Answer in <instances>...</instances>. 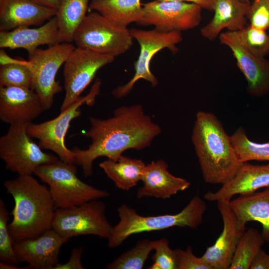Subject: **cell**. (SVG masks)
Masks as SVG:
<instances>
[{
	"label": "cell",
	"mask_w": 269,
	"mask_h": 269,
	"mask_svg": "<svg viewBox=\"0 0 269 269\" xmlns=\"http://www.w3.org/2000/svg\"><path fill=\"white\" fill-rule=\"evenodd\" d=\"M229 205L242 232L246 230L248 222H258L262 225L263 237L269 243V187L262 191L239 195L232 199Z\"/></svg>",
	"instance_id": "cell-23"
},
{
	"label": "cell",
	"mask_w": 269,
	"mask_h": 269,
	"mask_svg": "<svg viewBox=\"0 0 269 269\" xmlns=\"http://www.w3.org/2000/svg\"><path fill=\"white\" fill-rule=\"evenodd\" d=\"M247 17L251 26L269 29V0H254L250 5Z\"/></svg>",
	"instance_id": "cell-34"
},
{
	"label": "cell",
	"mask_w": 269,
	"mask_h": 269,
	"mask_svg": "<svg viewBox=\"0 0 269 269\" xmlns=\"http://www.w3.org/2000/svg\"><path fill=\"white\" fill-rule=\"evenodd\" d=\"M133 38L140 46L137 60L134 63V74L126 84L115 88L112 94L116 98H121L128 95L135 83L143 79L153 87L158 83L157 79L150 70V62L153 56L159 51L167 48L173 53L179 49L176 45L182 40L181 32H163L154 28L144 30L133 28L130 30Z\"/></svg>",
	"instance_id": "cell-9"
},
{
	"label": "cell",
	"mask_w": 269,
	"mask_h": 269,
	"mask_svg": "<svg viewBox=\"0 0 269 269\" xmlns=\"http://www.w3.org/2000/svg\"><path fill=\"white\" fill-rule=\"evenodd\" d=\"M38 4L56 9L58 8V0H30Z\"/></svg>",
	"instance_id": "cell-39"
},
{
	"label": "cell",
	"mask_w": 269,
	"mask_h": 269,
	"mask_svg": "<svg viewBox=\"0 0 269 269\" xmlns=\"http://www.w3.org/2000/svg\"><path fill=\"white\" fill-rule=\"evenodd\" d=\"M206 210L205 202L197 195L182 211L175 214L143 216L127 205L122 204L117 209L120 221L113 227L108 239V247H118L129 237L143 232L160 231L174 227L195 229L202 223Z\"/></svg>",
	"instance_id": "cell-4"
},
{
	"label": "cell",
	"mask_w": 269,
	"mask_h": 269,
	"mask_svg": "<svg viewBox=\"0 0 269 269\" xmlns=\"http://www.w3.org/2000/svg\"><path fill=\"white\" fill-rule=\"evenodd\" d=\"M250 1L241 0H215L212 19L200 30L201 35L213 41L223 29L237 31L246 26Z\"/></svg>",
	"instance_id": "cell-22"
},
{
	"label": "cell",
	"mask_w": 269,
	"mask_h": 269,
	"mask_svg": "<svg viewBox=\"0 0 269 269\" xmlns=\"http://www.w3.org/2000/svg\"><path fill=\"white\" fill-rule=\"evenodd\" d=\"M268 30H269V29H268Z\"/></svg>",
	"instance_id": "cell-42"
},
{
	"label": "cell",
	"mask_w": 269,
	"mask_h": 269,
	"mask_svg": "<svg viewBox=\"0 0 269 269\" xmlns=\"http://www.w3.org/2000/svg\"><path fill=\"white\" fill-rule=\"evenodd\" d=\"M57 9L30 0H0V31L40 26L55 16Z\"/></svg>",
	"instance_id": "cell-20"
},
{
	"label": "cell",
	"mask_w": 269,
	"mask_h": 269,
	"mask_svg": "<svg viewBox=\"0 0 269 269\" xmlns=\"http://www.w3.org/2000/svg\"><path fill=\"white\" fill-rule=\"evenodd\" d=\"M250 269H269V255L262 249L254 259Z\"/></svg>",
	"instance_id": "cell-37"
},
{
	"label": "cell",
	"mask_w": 269,
	"mask_h": 269,
	"mask_svg": "<svg viewBox=\"0 0 269 269\" xmlns=\"http://www.w3.org/2000/svg\"><path fill=\"white\" fill-rule=\"evenodd\" d=\"M223 222L222 232L215 244L208 247L201 258L212 269H228L237 245L243 233L228 201H217Z\"/></svg>",
	"instance_id": "cell-17"
},
{
	"label": "cell",
	"mask_w": 269,
	"mask_h": 269,
	"mask_svg": "<svg viewBox=\"0 0 269 269\" xmlns=\"http://www.w3.org/2000/svg\"><path fill=\"white\" fill-rule=\"evenodd\" d=\"M77 173L75 164L59 159L39 166L34 174L48 185L56 208L73 207L110 196L108 191L82 181Z\"/></svg>",
	"instance_id": "cell-5"
},
{
	"label": "cell",
	"mask_w": 269,
	"mask_h": 269,
	"mask_svg": "<svg viewBox=\"0 0 269 269\" xmlns=\"http://www.w3.org/2000/svg\"><path fill=\"white\" fill-rule=\"evenodd\" d=\"M265 241L261 233L254 228L245 230L235 249L230 269H249Z\"/></svg>",
	"instance_id": "cell-28"
},
{
	"label": "cell",
	"mask_w": 269,
	"mask_h": 269,
	"mask_svg": "<svg viewBox=\"0 0 269 269\" xmlns=\"http://www.w3.org/2000/svg\"><path fill=\"white\" fill-rule=\"evenodd\" d=\"M220 42L228 47L247 82V91L260 97L269 93V60L253 55L241 43L236 31H227L219 36Z\"/></svg>",
	"instance_id": "cell-14"
},
{
	"label": "cell",
	"mask_w": 269,
	"mask_h": 269,
	"mask_svg": "<svg viewBox=\"0 0 269 269\" xmlns=\"http://www.w3.org/2000/svg\"><path fill=\"white\" fill-rule=\"evenodd\" d=\"M90 127L83 135L91 140L85 149L73 148L75 164L85 177L93 173L94 161L100 157L118 160L129 149L141 150L150 145L161 132L160 126L146 114L140 104L123 106L106 119L90 117Z\"/></svg>",
	"instance_id": "cell-1"
},
{
	"label": "cell",
	"mask_w": 269,
	"mask_h": 269,
	"mask_svg": "<svg viewBox=\"0 0 269 269\" xmlns=\"http://www.w3.org/2000/svg\"><path fill=\"white\" fill-rule=\"evenodd\" d=\"M145 165L140 159L123 155L117 160L107 159L99 164L115 186L124 191H129L141 180Z\"/></svg>",
	"instance_id": "cell-25"
},
{
	"label": "cell",
	"mask_w": 269,
	"mask_h": 269,
	"mask_svg": "<svg viewBox=\"0 0 269 269\" xmlns=\"http://www.w3.org/2000/svg\"><path fill=\"white\" fill-rule=\"evenodd\" d=\"M133 39L127 28L118 26L99 13L91 11L76 29L73 42L77 47L115 57L131 48Z\"/></svg>",
	"instance_id": "cell-8"
},
{
	"label": "cell",
	"mask_w": 269,
	"mask_h": 269,
	"mask_svg": "<svg viewBox=\"0 0 269 269\" xmlns=\"http://www.w3.org/2000/svg\"><path fill=\"white\" fill-rule=\"evenodd\" d=\"M178 0L194 3L202 9L213 11L215 0Z\"/></svg>",
	"instance_id": "cell-38"
},
{
	"label": "cell",
	"mask_w": 269,
	"mask_h": 269,
	"mask_svg": "<svg viewBox=\"0 0 269 269\" xmlns=\"http://www.w3.org/2000/svg\"><path fill=\"white\" fill-rule=\"evenodd\" d=\"M230 137L242 162L251 160L269 161V142L258 143L250 140L242 127L238 128Z\"/></svg>",
	"instance_id": "cell-29"
},
{
	"label": "cell",
	"mask_w": 269,
	"mask_h": 269,
	"mask_svg": "<svg viewBox=\"0 0 269 269\" xmlns=\"http://www.w3.org/2000/svg\"><path fill=\"white\" fill-rule=\"evenodd\" d=\"M58 43V27L55 16L37 27L23 26L9 31H0V48H23L30 53L43 45Z\"/></svg>",
	"instance_id": "cell-21"
},
{
	"label": "cell",
	"mask_w": 269,
	"mask_h": 269,
	"mask_svg": "<svg viewBox=\"0 0 269 269\" xmlns=\"http://www.w3.org/2000/svg\"><path fill=\"white\" fill-rule=\"evenodd\" d=\"M29 124L20 122L9 125L0 138V157L6 168L18 175H32L39 166L59 159L44 152L32 139L27 131Z\"/></svg>",
	"instance_id": "cell-6"
},
{
	"label": "cell",
	"mask_w": 269,
	"mask_h": 269,
	"mask_svg": "<svg viewBox=\"0 0 269 269\" xmlns=\"http://www.w3.org/2000/svg\"><path fill=\"white\" fill-rule=\"evenodd\" d=\"M69 240L52 228L36 238L14 242L13 247L19 261L30 268L54 269L62 246Z\"/></svg>",
	"instance_id": "cell-15"
},
{
	"label": "cell",
	"mask_w": 269,
	"mask_h": 269,
	"mask_svg": "<svg viewBox=\"0 0 269 269\" xmlns=\"http://www.w3.org/2000/svg\"><path fill=\"white\" fill-rule=\"evenodd\" d=\"M153 250L155 253L151 258L153 263L147 269H177L175 250L170 248L167 239L153 241Z\"/></svg>",
	"instance_id": "cell-33"
},
{
	"label": "cell",
	"mask_w": 269,
	"mask_h": 269,
	"mask_svg": "<svg viewBox=\"0 0 269 269\" xmlns=\"http://www.w3.org/2000/svg\"><path fill=\"white\" fill-rule=\"evenodd\" d=\"M106 205L98 199L64 208H57L52 229L70 239L81 235H92L108 239L113 227L105 214Z\"/></svg>",
	"instance_id": "cell-10"
},
{
	"label": "cell",
	"mask_w": 269,
	"mask_h": 269,
	"mask_svg": "<svg viewBox=\"0 0 269 269\" xmlns=\"http://www.w3.org/2000/svg\"><path fill=\"white\" fill-rule=\"evenodd\" d=\"M0 54V86L33 90V76L28 61L10 58L3 49H1Z\"/></svg>",
	"instance_id": "cell-27"
},
{
	"label": "cell",
	"mask_w": 269,
	"mask_h": 269,
	"mask_svg": "<svg viewBox=\"0 0 269 269\" xmlns=\"http://www.w3.org/2000/svg\"><path fill=\"white\" fill-rule=\"evenodd\" d=\"M89 9L125 28L132 23H138L143 13L140 0H91Z\"/></svg>",
	"instance_id": "cell-24"
},
{
	"label": "cell",
	"mask_w": 269,
	"mask_h": 269,
	"mask_svg": "<svg viewBox=\"0 0 269 269\" xmlns=\"http://www.w3.org/2000/svg\"><path fill=\"white\" fill-rule=\"evenodd\" d=\"M269 187V163L254 165L243 162L234 177L215 192H208L204 198L209 201L230 202L237 195L251 194Z\"/></svg>",
	"instance_id": "cell-18"
},
{
	"label": "cell",
	"mask_w": 269,
	"mask_h": 269,
	"mask_svg": "<svg viewBox=\"0 0 269 269\" xmlns=\"http://www.w3.org/2000/svg\"><path fill=\"white\" fill-rule=\"evenodd\" d=\"M153 250V241L143 239L107 266L108 269H141Z\"/></svg>",
	"instance_id": "cell-30"
},
{
	"label": "cell",
	"mask_w": 269,
	"mask_h": 269,
	"mask_svg": "<svg viewBox=\"0 0 269 269\" xmlns=\"http://www.w3.org/2000/svg\"><path fill=\"white\" fill-rule=\"evenodd\" d=\"M175 250L177 269H212L202 258L196 257L191 246L185 250Z\"/></svg>",
	"instance_id": "cell-35"
},
{
	"label": "cell",
	"mask_w": 269,
	"mask_h": 269,
	"mask_svg": "<svg viewBox=\"0 0 269 269\" xmlns=\"http://www.w3.org/2000/svg\"><path fill=\"white\" fill-rule=\"evenodd\" d=\"M10 213L3 200H0V259L1 261L16 264L19 262L15 253L13 241L8 222Z\"/></svg>",
	"instance_id": "cell-32"
},
{
	"label": "cell",
	"mask_w": 269,
	"mask_h": 269,
	"mask_svg": "<svg viewBox=\"0 0 269 269\" xmlns=\"http://www.w3.org/2000/svg\"><path fill=\"white\" fill-rule=\"evenodd\" d=\"M75 47L71 43H57L46 49L38 48L28 53V62L33 76V90L45 111L52 107L55 95L62 91L56 76Z\"/></svg>",
	"instance_id": "cell-11"
},
{
	"label": "cell",
	"mask_w": 269,
	"mask_h": 269,
	"mask_svg": "<svg viewBox=\"0 0 269 269\" xmlns=\"http://www.w3.org/2000/svg\"><path fill=\"white\" fill-rule=\"evenodd\" d=\"M114 56L76 46L64 64L65 96L60 110L76 102L101 68L112 63Z\"/></svg>",
	"instance_id": "cell-12"
},
{
	"label": "cell",
	"mask_w": 269,
	"mask_h": 269,
	"mask_svg": "<svg viewBox=\"0 0 269 269\" xmlns=\"http://www.w3.org/2000/svg\"><path fill=\"white\" fill-rule=\"evenodd\" d=\"M55 17L58 43H71L74 33L87 14L90 0H58Z\"/></svg>",
	"instance_id": "cell-26"
},
{
	"label": "cell",
	"mask_w": 269,
	"mask_h": 269,
	"mask_svg": "<svg viewBox=\"0 0 269 269\" xmlns=\"http://www.w3.org/2000/svg\"><path fill=\"white\" fill-rule=\"evenodd\" d=\"M244 1H250L249 0H241Z\"/></svg>",
	"instance_id": "cell-41"
},
{
	"label": "cell",
	"mask_w": 269,
	"mask_h": 269,
	"mask_svg": "<svg viewBox=\"0 0 269 269\" xmlns=\"http://www.w3.org/2000/svg\"><path fill=\"white\" fill-rule=\"evenodd\" d=\"M167 168V163L161 159L145 165L141 180L143 185L136 193L138 199L154 197L167 199L189 187L190 182L172 175Z\"/></svg>",
	"instance_id": "cell-19"
},
{
	"label": "cell",
	"mask_w": 269,
	"mask_h": 269,
	"mask_svg": "<svg viewBox=\"0 0 269 269\" xmlns=\"http://www.w3.org/2000/svg\"><path fill=\"white\" fill-rule=\"evenodd\" d=\"M83 252L82 247L74 248L68 261L64 264L58 263L54 269H83L82 257Z\"/></svg>",
	"instance_id": "cell-36"
},
{
	"label": "cell",
	"mask_w": 269,
	"mask_h": 269,
	"mask_svg": "<svg viewBox=\"0 0 269 269\" xmlns=\"http://www.w3.org/2000/svg\"><path fill=\"white\" fill-rule=\"evenodd\" d=\"M14 201L8 224L13 242L36 238L52 228L56 206L48 187L32 175H22L4 182Z\"/></svg>",
	"instance_id": "cell-2"
},
{
	"label": "cell",
	"mask_w": 269,
	"mask_h": 269,
	"mask_svg": "<svg viewBox=\"0 0 269 269\" xmlns=\"http://www.w3.org/2000/svg\"><path fill=\"white\" fill-rule=\"evenodd\" d=\"M101 82L97 80L90 92L84 96H81L76 102L65 110L56 118L39 124L30 123L27 127L28 134L38 140V144L42 149L53 151L62 161L75 164L74 155L68 149L65 142L67 133L71 122L81 115L80 108L84 104H94L99 95Z\"/></svg>",
	"instance_id": "cell-7"
},
{
	"label": "cell",
	"mask_w": 269,
	"mask_h": 269,
	"mask_svg": "<svg viewBox=\"0 0 269 269\" xmlns=\"http://www.w3.org/2000/svg\"><path fill=\"white\" fill-rule=\"evenodd\" d=\"M236 32L242 45L251 53L263 58L269 56V34L266 30L250 25Z\"/></svg>",
	"instance_id": "cell-31"
},
{
	"label": "cell",
	"mask_w": 269,
	"mask_h": 269,
	"mask_svg": "<svg viewBox=\"0 0 269 269\" xmlns=\"http://www.w3.org/2000/svg\"><path fill=\"white\" fill-rule=\"evenodd\" d=\"M45 111L34 90L0 86V120L3 123L9 125L20 122L30 123Z\"/></svg>",
	"instance_id": "cell-16"
},
{
	"label": "cell",
	"mask_w": 269,
	"mask_h": 269,
	"mask_svg": "<svg viewBox=\"0 0 269 269\" xmlns=\"http://www.w3.org/2000/svg\"><path fill=\"white\" fill-rule=\"evenodd\" d=\"M141 25H153L163 32L188 30L197 27L202 19V8L192 3L178 0L149 1L143 5Z\"/></svg>",
	"instance_id": "cell-13"
},
{
	"label": "cell",
	"mask_w": 269,
	"mask_h": 269,
	"mask_svg": "<svg viewBox=\"0 0 269 269\" xmlns=\"http://www.w3.org/2000/svg\"><path fill=\"white\" fill-rule=\"evenodd\" d=\"M0 269H29L28 268H18L13 264L1 261L0 262Z\"/></svg>",
	"instance_id": "cell-40"
},
{
	"label": "cell",
	"mask_w": 269,
	"mask_h": 269,
	"mask_svg": "<svg viewBox=\"0 0 269 269\" xmlns=\"http://www.w3.org/2000/svg\"><path fill=\"white\" fill-rule=\"evenodd\" d=\"M191 140L204 181L223 185L235 175L242 162L230 136L212 113L199 111L192 130Z\"/></svg>",
	"instance_id": "cell-3"
}]
</instances>
